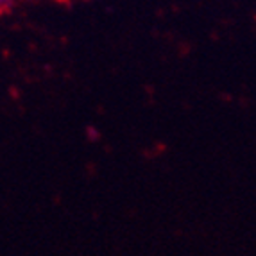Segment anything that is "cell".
<instances>
[{"label":"cell","instance_id":"cell-1","mask_svg":"<svg viewBox=\"0 0 256 256\" xmlns=\"http://www.w3.org/2000/svg\"><path fill=\"white\" fill-rule=\"evenodd\" d=\"M14 4H16V0H0V8H2V11H9V9H13Z\"/></svg>","mask_w":256,"mask_h":256},{"label":"cell","instance_id":"cell-2","mask_svg":"<svg viewBox=\"0 0 256 256\" xmlns=\"http://www.w3.org/2000/svg\"><path fill=\"white\" fill-rule=\"evenodd\" d=\"M74 2H88V0H74Z\"/></svg>","mask_w":256,"mask_h":256}]
</instances>
